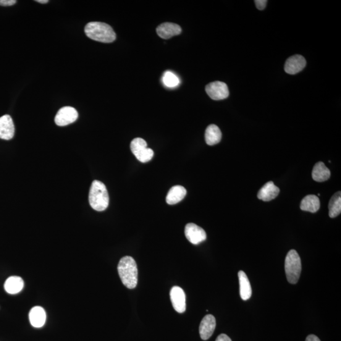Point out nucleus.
I'll use <instances>...</instances> for the list:
<instances>
[{"instance_id": "4468645a", "label": "nucleus", "mask_w": 341, "mask_h": 341, "mask_svg": "<svg viewBox=\"0 0 341 341\" xmlns=\"http://www.w3.org/2000/svg\"><path fill=\"white\" fill-rule=\"evenodd\" d=\"M279 188L272 182H267L262 187L257 194V197L265 202L273 200L277 197L279 193Z\"/></svg>"}, {"instance_id": "bb28decb", "label": "nucleus", "mask_w": 341, "mask_h": 341, "mask_svg": "<svg viewBox=\"0 0 341 341\" xmlns=\"http://www.w3.org/2000/svg\"><path fill=\"white\" fill-rule=\"evenodd\" d=\"M306 341H321V340H320L319 338L317 337L316 335L311 334L308 335V336L306 337Z\"/></svg>"}, {"instance_id": "6ab92c4d", "label": "nucleus", "mask_w": 341, "mask_h": 341, "mask_svg": "<svg viewBox=\"0 0 341 341\" xmlns=\"http://www.w3.org/2000/svg\"><path fill=\"white\" fill-rule=\"evenodd\" d=\"M320 206L321 204H320L318 196L315 195H308L301 201L300 209L304 211L315 213L319 211Z\"/></svg>"}, {"instance_id": "39448f33", "label": "nucleus", "mask_w": 341, "mask_h": 341, "mask_svg": "<svg viewBox=\"0 0 341 341\" xmlns=\"http://www.w3.org/2000/svg\"><path fill=\"white\" fill-rule=\"evenodd\" d=\"M130 149L136 158L143 163L150 161L154 156V151L148 148V144L143 138L133 139L130 144Z\"/></svg>"}, {"instance_id": "9d476101", "label": "nucleus", "mask_w": 341, "mask_h": 341, "mask_svg": "<svg viewBox=\"0 0 341 341\" xmlns=\"http://www.w3.org/2000/svg\"><path fill=\"white\" fill-rule=\"evenodd\" d=\"M216 327V319L212 315H207L205 316L199 327L201 339L208 340L213 334Z\"/></svg>"}, {"instance_id": "a878e982", "label": "nucleus", "mask_w": 341, "mask_h": 341, "mask_svg": "<svg viewBox=\"0 0 341 341\" xmlns=\"http://www.w3.org/2000/svg\"><path fill=\"white\" fill-rule=\"evenodd\" d=\"M216 341H232L226 334H221L217 337Z\"/></svg>"}, {"instance_id": "dca6fc26", "label": "nucleus", "mask_w": 341, "mask_h": 341, "mask_svg": "<svg viewBox=\"0 0 341 341\" xmlns=\"http://www.w3.org/2000/svg\"><path fill=\"white\" fill-rule=\"evenodd\" d=\"M239 283H240V294L241 299L246 301L250 298L252 290L247 275L242 271L238 272Z\"/></svg>"}, {"instance_id": "f3484780", "label": "nucleus", "mask_w": 341, "mask_h": 341, "mask_svg": "<svg viewBox=\"0 0 341 341\" xmlns=\"http://www.w3.org/2000/svg\"><path fill=\"white\" fill-rule=\"evenodd\" d=\"M187 195V190L180 185H176L170 189L167 193L166 201L169 205L179 203Z\"/></svg>"}, {"instance_id": "f8f14e48", "label": "nucleus", "mask_w": 341, "mask_h": 341, "mask_svg": "<svg viewBox=\"0 0 341 341\" xmlns=\"http://www.w3.org/2000/svg\"><path fill=\"white\" fill-rule=\"evenodd\" d=\"M15 127L10 115H5L0 118V138L10 140L14 137Z\"/></svg>"}, {"instance_id": "cd10ccee", "label": "nucleus", "mask_w": 341, "mask_h": 341, "mask_svg": "<svg viewBox=\"0 0 341 341\" xmlns=\"http://www.w3.org/2000/svg\"><path fill=\"white\" fill-rule=\"evenodd\" d=\"M36 2L39 3V4H47V3L49 2L48 0H37V1Z\"/></svg>"}, {"instance_id": "412c9836", "label": "nucleus", "mask_w": 341, "mask_h": 341, "mask_svg": "<svg viewBox=\"0 0 341 341\" xmlns=\"http://www.w3.org/2000/svg\"><path fill=\"white\" fill-rule=\"evenodd\" d=\"M24 282L20 277L11 276L5 282V290L8 293L15 295L22 290Z\"/></svg>"}, {"instance_id": "9b49d317", "label": "nucleus", "mask_w": 341, "mask_h": 341, "mask_svg": "<svg viewBox=\"0 0 341 341\" xmlns=\"http://www.w3.org/2000/svg\"><path fill=\"white\" fill-rule=\"evenodd\" d=\"M306 64L305 58L301 55L296 54L289 58L286 62L285 70L288 74L295 75L302 71L305 67Z\"/></svg>"}, {"instance_id": "f257e3e1", "label": "nucleus", "mask_w": 341, "mask_h": 341, "mask_svg": "<svg viewBox=\"0 0 341 341\" xmlns=\"http://www.w3.org/2000/svg\"><path fill=\"white\" fill-rule=\"evenodd\" d=\"M118 272L123 284L128 289L136 288L138 282V269L132 257L126 256L120 260Z\"/></svg>"}, {"instance_id": "4be33fe9", "label": "nucleus", "mask_w": 341, "mask_h": 341, "mask_svg": "<svg viewBox=\"0 0 341 341\" xmlns=\"http://www.w3.org/2000/svg\"><path fill=\"white\" fill-rule=\"evenodd\" d=\"M329 215L330 218H335L341 212V193L340 191L335 193L330 198L329 204Z\"/></svg>"}, {"instance_id": "b1692460", "label": "nucleus", "mask_w": 341, "mask_h": 341, "mask_svg": "<svg viewBox=\"0 0 341 341\" xmlns=\"http://www.w3.org/2000/svg\"><path fill=\"white\" fill-rule=\"evenodd\" d=\"M255 3L257 9L262 10H264L265 8H266L267 1V0H256Z\"/></svg>"}, {"instance_id": "5701e85b", "label": "nucleus", "mask_w": 341, "mask_h": 341, "mask_svg": "<svg viewBox=\"0 0 341 341\" xmlns=\"http://www.w3.org/2000/svg\"><path fill=\"white\" fill-rule=\"evenodd\" d=\"M162 81H163L165 86L170 88H175L180 83L179 78L177 77V75L170 72V71H167L164 73L163 77H162Z\"/></svg>"}, {"instance_id": "20e7f679", "label": "nucleus", "mask_w": 341, "mask_h": 341, "mask_svg": "<svg viewBox=\"0 0 341 341\" xmlns=\"http://www.w3.org/2000/svg\"><path fill=\"white\" fill-rule=\"evenodd\" d=\"M285 268L288 281L292 285L296 284L301 272V261L297 251L291 250L288 253Z\"/></svg>"}, {"instance_id": "7ed1b4c3", "label": "nucleus", "mask_w": 341, "mask_h": 341, "mask_svg": "<svg viewBox=\"0 0 341 341\" xmlns=\"http://www.w3.org/2000/svg\"><path fill=\"white\" fill-rule=\"evenodd\" d=\"M89 204L97 211H103L109 206V198L106 186L98 180L92 183L89 195Z\"/></svg>"}, {"instance_id": "6e6552de", "label": "nucleus", "mask_w": 341, "mask_h": 341, "mask_svg": "<svg viewBox=\"0 0 341 341\" xmlns=\"http://www.w3.org/2000/svg\"><path fill=\"white\" fill-rule=\"evenodd\" d=\"M185 235L187 240L193 245H198L207 239L204 230L193 223H188L186 225Z\"/></svg>"}, {"instance_id": "ddd939ff", "label": "nucleus", "mask_w": 341, "mask_h": 341, "mask_svg": "<svg viewBox=\"0 0 341 341\" xmlns=\"http://www.w3.org/2000/svg\"><path fill=\"white\" fill-rule=\"evenodd\" d=\"M156 31L160 38L167 39L173 36L179 35L182 33V28L176 23L165 22L159 25Z\"/></svg>"}, {"instance_id": "f03ea898", "label": "nucleus", "mask_w": 341, "mask_h": 341, "mask_svg": "<svg viewBox=\"0 0 341 341\" xmlns=\"http://www.w3.org/2000/svg\"><path fill=\"white\" fill-rule=\"evenodd\" d=\"M85 33L89 38L104 43H111L117 38L111 26L106 23L89 22L85 27Z\"/></svg>"}, {"instance_id": "a211bd4d", "label": "nucleus", "mask_w": 341, "mask_h": 341, "mask_svg": "<svg viewBox=\"0 0 341 341\" xmlns=\"http://www.w3.org/2000/svg\"><path fill=\"white\" fill-rule=\"evenodd\" d=\"M222 133L217 125L212 124L207 127L205 133V139L207 145H216L221 141Z\"/></svg>"}, {"instance_id": "1a4fd4ad", "label": "nucleus", "mask_w": 341, "mask_h": 341, "mask_svg": "<svg viewBox=\"0 0 341 341\" xmlns=\"http://www.w3.org/2000/svg\"><path fill=\"white\" fill-rule=\"evenodd\" d=\"M170 298L173 308L178 313L186 310V296L184 291L179 287H174L170 291Z\"/></svg>"}, {"instance_id": "0eeeda50", "label": "nucleus", "mask_w": 341, "mask_h": 341, "mask_svg": "<svg viewBox=\"0 0 341 341\" xmlns=\"http://www.w3.org/2000/svg\"><path fill=\"white\" fill-rule=\"evenodd\" d=\"M78 113L72 107L66 106L62 107L57 112L55 117V123L60 127H64L75 122L77 120Z\"/></svg>"}, {"instance_id": "423d86ee", "label": "nucleus", "mask_w": 341, "mask_h": 341, "mask_svg": "<svg viewBox=\"0 0 341 341\" xmlns=\"http://www.w3.org/2000/svg\"><path fill=\"white\" fill-rule=\"evenodd\" d=\"M206 91L210 98L216 101L226 99L230 94L228 86L219 81L209 83L206 87Z\"/></svg>"}, {"instance_id": "393cba45", "label": "nucleus", "mask_w": 341, "mask_h": 341, "mask_svg": "<svg viewBox=\"0 0 341 341\" xmlns=\"http://www.w3.org/2000/svg\"><path fill=\"white\" fill-rule=\"evenodd\" d=\"M16 3V0H0V5L4 7L12 6Z\"/></svg>"}, {"instance_id": "aec40b11", "label": "nucleus", "mask_w": 341, "mask_h": 341, "mask_svg": "<svg viewBox=\"0 0 341 341\" xmlns=\"http://www.w3.org/2000/svg\"><path fill=\"white\" fill-rule=\"evenodd\" d=\"M330 172L322 162H319L315 165L312 170V178L317 182H325L329 179Z\"/></svg>"}, {"instance_id": "2eb2a0df", "label": "nucleus", "mask_w": 341, "mask_h": 341, "mask_svg": "<svg viewBox=\"0 0 341 341\" xmlns=\"http://www.w3.org/2000/svg\"><path fill=\"white\" fill-rule=\"evenodd\" d=\"M30 320L31 325L36 328H40L45 324L46 311L41 306H34L30 312Z\"/></svg>"}]
</instances>
